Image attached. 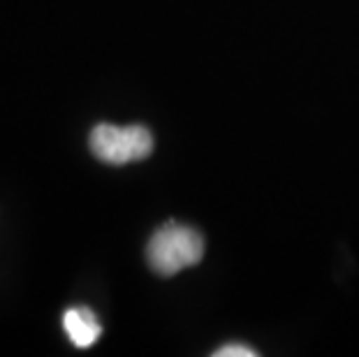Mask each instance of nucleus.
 <instances>
[{
  "instance_id": "1",
  "label": "nucleus",
  "mask_w": 359,
  "mask_h": 357,
  "mask_svg": "<svg viewBox=\"0 0 359 357\" xmlns=\"http://www.w3.org/2000/svg\"><path fill=\"white\" fill-rule=\"evenodd\" d=\"M204 255L202 234L188 225L165 223L151 237L147 246V257L151 269L160 276H174L179 271L195 267Z\"/></svg>"
},
{
  "instance_id": "2",
  "label": "nucleus",
  "mask_w": 359,
  "mask_h": 357,
  "mask_svg": "<svg viewBox=\"0 0 359 357\" xmlns=\"http://www.w3.org/2000/svg\"><path fill=\"white\" fill-rule=\"evenodd\" d=\"M88 147L97 161L107 165H128L144 161L154 151V135L144 126H111L100 123L90 130Z\"/></svg>"
},
{
  "instance_id": "3",
  "label": "nucleus",
  "mask_w": 359,
  "mask_h": 357,
  "mask_svg": "<svg viewBox=\"0 0 359 357\" xmlns=\"http://www.w3.org/2000/svg\"><path fill=\"white\" fill-rule=\"evenodd\" d=\"M63 328H65L67 339L77 348H90L102 334V328H100V323H97L95 314L86 307L67 309L63 316Z\"/></svg>"
},
{
  "instance_id": "4",
  "label": "nucleus",
  "mask_w": 359,
  "mask_h": 357,
  "mask_svg": "<svg viewBox=\"0 0 359 357\" xmlns=\"http://www.w3.org/2000/svg\"><path fill=\"white\" fill-rule=\"evenodd\" d=\"M216 357H255V351L250 346L230 344V346H223L220 351H216Z\"/></svg>"
}]
</instances>
